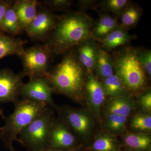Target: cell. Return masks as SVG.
<instances>
[{"instance_id": "6da1fadb", "label": "cell", "mask_w": 151, "mask_h": 151, "mask_svg": "<svg viewBox=\"0 0 151 151\" xmlns=\"http://www.w3.org/2000/svg\"><path fill=\"white\" fill-rule=\"evenodd\" d=\"M93 26L92 19L82 11L67 13L58 17L55 27L45 43L53 55L64 54L91 37Z\"/></svg>"}, {"instance_id": "7a4b0ae2", "label": "cell", "mask_w": 151, "mask_h": 151, "mask_svg": "<svg viewBox=\"0 0 151 151\" xmlns=\"http://www.w3.org/2000/svg\"><path fill=\"white\" fill-rule=\"evenodd\" d=\"M61 61L50 69L46 76L53 92L65 95L76 103L85 100L86 71L73 49L63 54Z\"/></svg>"}, {"instance_id": "3957f363", "label": "cell", "mask_w": 151, "mask_h": 151, "mask_svg": "<svg viewBox=\"0 0 151 151\" xmlns=\"http://www.w3.org/2000/svg\"><path fill=\"white\" fill-rule=\"evenodd\" d=\"M14 105V112L5 117L4 125L0 127V139L12 151L13 144L18 141L20 133L48 107L45 103L23 99H19Z\"/></svg>"}, {"instance_id": "277c9868", "label": "cell", "mask_w": 151, "mask_h": 151, "mask_svg": "<svg viewBox=\"0 0 151 151\" xmlns=\"http://www.w3.org/2000/svg\"><path fill=\"white\" fill-rule=\"evenodd\" d=\"M139 50L127 47L112 56L115 73L131 94L147 89V76L138 59Z\"/></svg>"}, {"instance_id": "5b68a950", "label": "cell", "mask_w": 151, "mask_h": 151, "mask_svg": "<svg viewBox=\"0 0 151 151\" xmlns=\"http://www.w3.org/2000/svg\"><path fill=\"white\" fill-rule=\"evenodd\" d=\"M53 108L47 107L19 134L18 142L32 151L47 148L55 118Z\"/></svg>"}, {"instance_id": "8992f818", "label": "cell", "mask_w": 151, "mask_h": 151, "mask_svg": "<svg viewBox=\"0 0 151 151\" xmlns=\"http://www.w3.org/2000/svg\"><path fill=\"white\" fill-rule=\"evenodd\" d=\"M52 55L46 43L37 44L25 49L20 56L23 70L19 74L22 78L28 77L29 80L46 77L50 70Z\"/></svg>"}, {"instance_id": "52a82bcc", "label": "cell", "mask_w": 151, "mask_h": 151, "mask_svg": "<svg viewBox=\"0 0 151 151\" xmlns=\"http://www.w3.org/2000/svg\"><path fill=\"white\" fill-rule=\"evenodd\" d=\"M57 111L79 141L89 139L96 127V119L88 109L63 107Z\"/></svg>"}, {"instance_id": "ba28073f", "label": "cell", "mask_w": 151, "mask_h": 151, "mask_svg": "<svg viewBox=\"0 0 151 151\" xmlns=\"http://www.w3.org/2000/svg\"><path fill=\"white\" fill-rule=\"evenodd\" d=\"M37 13L25 32L29 37L35 41H46L56 25L58 16L50 9L39 5Z\"/></svg>"}, {"instance_id": "9c48e42d", "label": "cell", "mask_w": 151, "mask_h": 151, "mask_svg": "<svg viewBox=\"0 0 151 151\" xmlns=\"http://www.w3.org/2000/svg\"><path fill=\"white\" fill-rule=\"evenodd\" d=\"M53 89L49 84L46 77H41L29 80L24 83L20 89L22 99L45 103L48 107L57 111V106L52 98Z\"/></svg>"}, {"instance_id": "30bf717a", "label": "cell", "mask_w": 151, "mask_h": 151, "mask_svg": "<svg viewBox=\"0 0 151 151\" xmlns=\"http://www.w3.org/2000/svg\"><path fill=\"white\" fill-rule=\"evenodd\" d=\"M84 97L89 108L88 110L97 121L101 122V111L107 97L102 83L94 73H86L84 84Z\"/></svg>"}, {"instance_id": "8fae6325", "label": "cell", "mask_w": 151, "mask_h": 151, "mask_svg": "<svg viewBox=\"0 0 151 151\" xmlns=\"http://www.w3.org/2000/svg\"><path fill=\"white\" fill-rule=\"evenodd\" d=\"M79 140L60 118L55 119L52 129L47 148L67 150L80 148Z\"/></svg>"}, {"instance_id": "7c38bea8", "label": "cell", "mask_w": 151, "mask_h": 151, "mask_svg": "<svg viewBox=\"0 0 151 151\" xmlns=\"http://www.w3.org/2000/svg\"><path fill=\"white\" fill-rule=\"evenodd\" d=\"M20 74L8 68L0 70V104L15 103L19 100L20 89L23 84Z\"/></svg>"}, {"instance_id": "4fadbf2b", "label": "cell", "mask_w": 151, "mask_h": 151, "mask_svg": "<svg viewBox=\"0 0 151 151\" xmlns=\"http://www.w3.org/2000/svg\"><path fill=\"white\" fill-rule=\"evenodd\" d=\"M98 45L97 41L90 37L73 48L78 60L86 70V73H94Z\"/></svg>"}, {"instance_id": "5bb4252c", "label": "cell", "mask_w": 151, "mask_h": 151, "mask_svg": "<svg viewBox=\"0 0 151 151\" xmlns=\"http://www.w3.org/2000/svg\"><path fill=\"white\" fill-rule=\"evenodd\" d=\"M137 106V102L133 94L124 95L121 97L108 98L104 105L105 114H113L129 117Z\"/></svg>"}, {"instance_id": "9a60e30c", "label": "cell", "mask_w": 151, "mask_h": 151, "mask_svg": "<svg viewBox=\"0 0 151 151\" xmlns=\"http://www.w3.org/2000/svg\"><path fill=\"white\" fill-rule=\"evenodd\" d=\"M40 2L36 0H17L14 6L20 26L25 32L37 13Z\"/></svg>"}, {"instance_id": "2e32d148", "label": "cell", "mask_w": 151, "mask_h": 151, "mask_svg": "<svg viewBox=\"0 0 151 151\" xmlns=\"http://www.w3.org/2000/svg\"><path fill=\"white\" fill-rule=\"evenodd\" d=\"M122 145L129 151H151L150 133L127 132L122 135Z\"/></svg>"}, {"instance_id": "e0dca14e", "label": "cell", "mask_w": 151, "mask_h": 151, "mask_svg": "<svg viewBox=\"0 0 151 151\" xmlns=\"http://www.w3.org/2000/svg\"><path fill=\"white\" fill-rule=\"evenodd\" d=\"M87 149L89 151H122L123 147L117 137L104 130L95 135Z\"/></svg>"}, {"instance_id": "ac0fdd59", "label": "cell", "mask_w": 151, "mask_h": 151, "mask_svg": "<svg viewBox=\"0 0 151 151\" xmlns=\"http://www.w3.org/2000/svg\"><path fill=\"white\" fill-rule=\"evenodd\" d=\"M27 41L20 38L8 35L0 30V60L6 56L23 54Z\"/></svg>"}, {"instance_id": "d6986e66", "label": "cell", "mask_w": 151, "mask_h": 151, "mask_svg": "<svg viewBox=\"0 0 151 151\" xmlns=\"http://www.w3.org/2000/svg\"><path fill=\"white\" fill-rule=\"evenodd\" d=\"M119 27L116 17L108 13L101 14L97 23L93 26L91 37L100 42Z\"/></svg>"}, {"instance_id": "ffe728a7", "label": "cell", "mask_w": 151, "mask_h": 151, "mask_svg": "<svg viewBox=\"0 0 151 151\" xmlns=\"http://www.w3.org/2000/svg\"><path fill=\"white\" fill-rule=\"evenodd\" d=\"M115 73L113 58L100 45L97 48V57L94 74L100 81Z\"/></svg>"}, {"instance_id": "44dd1931", "label": "cell", "mask_w": 151, "mask_h": 151, "mask_svg": "<svg viewBox=\"0 0 151 151\" xmlns=\"http://www.w3.org/2000/svg\"><path fill=\"white\" fill-rule=\"evenodd\" d=\"M128 31L119 27L100 41V46L108 52L129 43L137 37L130 34Z\"/></svg>"}, {"instance_id": "7402d4cb", "label": "cell", "mask_w": 151, "mask_h": 151, "mask_svg": "<svg viewBox=\"0 0 151 151\" xmlns=\"http://www.w3.org/2000/svg\"><path fill=\"white\" fill-rule=\"evenodd\" d=\"M101 82L105 95L108 98L120 97L131 94L120 78L115 73Z\"/></svg>"}, {"instance_id": "603a6c76", "label": "cell", "mask_w": 151, "mask_h": 151, "mask_svg": "<svg viewBox=\"0 0 151 151\" xmlns=\"http://www.w3.org/2000/svg\"><path fill=\"white\" fill-rule=\"evenodd\" d=\"M128 117L115 114L105 115V130L115 136H122L126 132Z\"/></svg>"}, {"instance_id": "cb8c5ba5", "label": "cell", "mask_w": 151, "mask_h": 151, "mask_svg": "<svg viewBox=\"0 0 151 151\" xmlns=\"http://www.w3.org/2000/svg\"><path fill=\"white\" fill-rule=\"evenodd\" d=\"M14 1L7 11L0 27L1 31L13 36L19 35L23 32L20 26L16 13Z\"/></svg>"}, {"instance_id": "d4e9b609", "label": "cell", "mask_w": 151, "mask_h": 151, "mask_svg": "<svg viewBox=\"0 0 151 151\" xmlns=\"http://www.w3.org/2000/svg\"><path fill=\"white\" fill-rule=\"evenodd\" d=\"M142 12L141 8L131 2L120 17L119 27L128 30L134 27L139 20Z\"/></svg>"}, {"instance_id": "484cf974", "label": "cell", "mask_w": 151, "mask_h": 151, "mask_svg": "<svg viewBox=\"0 0 151 151\" xmlns=\"http://www.w3.org/2000/svg\"><path fill=\"white\" fill-rule=\"evenodd\" d=\"M130 132L134 133H150L151 131L150 113L139 112L134 114L130 119Z\"/></svg>"}, {"instance_id": "4316f807", "label": "cell", "mask_w": 151, "mask_h": 151, "mask_svg": "<svg viewBox=\"0 0 151 151\" xmlns=\"http://www.w3.org/2000/svg\"><path fill=\"white\" fill-rule=\"evenodd\" d=\"M132 2L128 0H105L101 3L102 9L118 17Z\"/></svg>"}, {"instance_id": "83f0119b", "label": "cell", "mask_w": 151, "mask_h": 151, "mask_svg": "<svg viewBox=\"0 0 151 151\" xmlns=\"http://www.w3.org/2000/svg\"><path fill=\"white\" fill-rule=\"evenodd\" d=\"M44 5L52 11H65L70 8L73 1L71 0H45L42 1Z\"/></svg>"}, {"instance_id": "f1b7e54d", "label": "cell", "mask_w": 151, "mask_h": 151, "mask_svg": "<svg viewBox=\"0 0 151 151\" xmlns=\"http://www.w3.org/2000/svg\"><path fill=\"white\" fill-rule=\"evenodd\" d=\"M138 59L149 77L151 76V50H145L138 51Z\"/></svg>"}, {"instance_id": "f546056e", "label": "cell", "mask_w": 151, "mask_h": 151, "mask_svg": "<svg viewBox=\"0 0 151 151\" xmlns=\"http://www.w3.org/2000/svg\"><path fill=\"white\" fill-rule=\"evenodd\" d=\"M139 102L142 108L143 111L151 113V90L150 88H147L139 95Z\"/></svg>"}, {"instance_id": "4dcf8cb0", "label": "cell", "mask_w": 151, "mask_h": 151, "mask_svg": "<svg viewBox=\"0 0 151 151\" xmlns=\"http://www.w3.org/2000/svg\"><path fill=\"white\" fill-rule=\"evenodd\" d=\"M14 1L0 0V27L6 13Z\"/></svg>"}, {"instance_id": "1f68e13d", "label": "cell", "mask_w": 151, "mask_h": 151, "mask_svg": "<svg viewBox=\"0 0 151 151\" xmlns=\"http://www.w3.org/2000/svg\"><path fill=\"white\" fill-rule=\"evenodd\" d=\"M97 3L96 0H80L78 1V6L81 9H87L96 7Z\"/></svg>"}, {"instance_id": "d6a6232c", "label": "cell", "mask_w": 151, "mask_h": 151, "mask_svg": "<svg viewBox=\"0 0 151 151\" xmlns=\"http://www.w3.org/2000/svg\"><path fill=\"white\" fill-rule=\"evenodd\" d=\"M40 151H81L80 148H78L71 149V150H58V149H54L51 148H47Z\"/></svg>"}, {"instance_id": "836d02e7", "label": "cell", "mask_w": 151, "mask_h": 151, "mask_svg": "<svg viewBox=\"0 0 151 151\" xmlns=\"http://www.w3.org/2000/svg\"><path fill=\"white\" fill-rule=\"evenodd\" d=\"M0 116H1L3 119H4L5 118V117L4 116V113H3V110H1V109L0 110Z\"/></svg>"}, {"instance_id": "e575fe53", "label": "cell", "mask_w": 151, "mask_h": 151, "mask_svg": "<svg viewBox=\"0 0 151 151\" xmlns=\"http://www.w3.org/2000/svg\"><path fill=\"white\" fill-rule=\"evenodd\" d=\"M125 151H128V150H125Z\"/></svg>"}, {"instance_id": "d590c367", "label": "cell", "mask_w": 151, "mask_h": 151, "mask_svg": "<svg viewBox=\"0 0 151 151\" xmlns=\"http://www.w3.org/2000/svg\"><path fill=\"white\" fill-rule=\"evenodd\" d=\"M13 151H14V150H13Z\"/></svg>"}]
</instances>
